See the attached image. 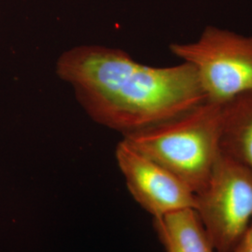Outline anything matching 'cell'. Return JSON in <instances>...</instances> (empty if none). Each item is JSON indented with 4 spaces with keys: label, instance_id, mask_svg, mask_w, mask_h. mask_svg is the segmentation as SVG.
I'll list each match as a JSON object with an SVG mask.
<instances>
[{
    "label": "cell",
    "instance_id": "1",
    "mask_svg": "<svg viewBox=\"0 0 252 252\" xmlns=\"http://www.w3.org/2000/svg\"><path fill=\"white\" fill-rule=\"evenodd\" d=\"M56 73L88 115L125 135L176 117L207 99L194 66L155 67L126 52L80 46L64 52Z\"/></svg>",
    "mask_w": 252,
    "mask_h": 252
},
{
    "label": "cell",
    "instance_id": "2",
    "mask_svg": "<svg viewBox=\"0 0 252 252\" xmlns=\"http://www.w3.org/2000/svg\"><path fill=\"white\" fill-rule=\"evenodd\" d=\"M221 126L222 104L207 99L165 122L126 134L123 139L197 193L220 152Z\"/></svg>",
    "mask_w": 252,
    "mask_h": 252
},
{
    "label": "cell",
    "instance_id": "3",
    "mask_svg": "<svg viewBox=\"0 0 252 252\" xmlns=\"http://www.w3.org/2000/svg\"><path fill=\"white\" fill-rule=\"evenodd\" d=\"M170 51L194 66L207 100L224 104L252 94V36L208 26L198 39Z\"/></svg>",
    "mask_w": 252,
    "mask_h": 252
},
{
    "label": "cell",
    "instance_id": "4",
    "mask_svg": "<svg viewBox=\"0 0 252 252\" xmlns=\"http://www.w3.org/2000/svg\"><path fill=\"white\" fill-rule=\"evenodd\" d=\"M194 210L216 252H232L252 223V172L220 151Z\"/></svg>",
    "mask_w": 252,
    "mask_h": 252
},
{
    "label": "cell",
    "instance_id": "5",
    "mask_svg": "<svg viewBox=\"0 0 252 252\" xmlns=\"http://www.w3.org/2000/svg\"><path fill=\"white\" fill-rule=\"evenodd\" d=\"M118 166L135 201L153 218L195 207V192L159 163L123 139L116 147Z\"/></svg>",
    "mask_w": 252,
    "mask_h": 252
},
{
    "label": "cell",
    "instance_id": "6",
    "mask_svg": "<svg viewBox=\"0 0 252 252\" xmlns=\"http://www.w3.org/2000/svg\"><path fill=\"white\" fill-rule=\"evenodd\" d=\"M153 227L166 252H217L193 208L153 218Z\"/></svg>",
    "mask_w": 252,
    "mask_h": 252
},
{
    "label": "cell",
    "instance_id": "7",
    "mask_svg": "<svg viewBox=\"0 0 252 252\" xmlns=\"http://www.w3.org/2000/svg\"><path fill=\"white\" fill-rule=\"evenodd\" d=\"M220 151L252 173V94L222 104Z\"/></svg>",
    "mask_w": 252,
    "mask_h": 252
},
{
    "label": "cell",
    "instance_id": "8",
    "mask_svg": "<svg viewBox=\"0 0 252 252\" xmlns=\"http://www.w3.org/2000/svg\"><path fill=\"white\" fill-rule=\"evenodd\" d=\"M232 252H252V223Z\"/></svg>",
    "mask_w": 252,
    "mask_h": 252
}]
</instances>
